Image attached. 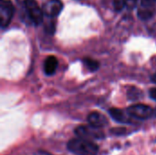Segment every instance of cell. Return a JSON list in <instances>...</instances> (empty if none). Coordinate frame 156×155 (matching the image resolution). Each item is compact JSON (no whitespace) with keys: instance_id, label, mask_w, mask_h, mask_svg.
Returning a JSON list of instances; mask_svg holds the SVG:
<instances>
[{"instance_id":"obj_9","label":"cell","mask_w":156,"mask_h":155,"mask_svg":"<svg viewBox=\"0 0 156 155\" xmlns=\"http://www.w3.org/2000/svg\"><path fill=\"white\" fill-rule=\"evenodd\" d=\"M111 117L117 122L120 123H131V116L128 112H124L122 110L117 108H112L109 111Z\"/></svg>"},{"instance_id":"obj_16","label":"cell","mask_w":156,"mask_h":155,"mask_svg":"<svg viewBox=\"0 0 156 155\" xmlns=\"http://www.w3.org/2000/svg\"><path fill=\"white\" fill-rule=\"evenodd\" d=\"M35 155H51L50 153H47V152H45V151H38V152H37Z\"/></svg>"},{"instance_id":"obj_4","label":"cell","mask_w":156,"mask_h":155,"mask_svg":"<svg viewBox=\"0 0 156 155\" xmlns=\"http://www.w3.org/2000/svg\"><path fill=\"white\" fill-rule=\"evenodd\" d=\"M127 112L131 117L138 120H147L154 116V110L144 104L132 105L127 109Z\"/></svg>"},{"instance_id":"obj_7","label":"cell","mask_w":156,"mask_h":155,"mask_svg":"<svg viewBox=\"0 0 156 155\" xmlns=\"http://www.w3.org/2000/svg\"><path fill=\"white\" fill-rule=\"evenodd\" d=\"M156 0H141V8L138 10V16L142 20H147L154 16L152 8L154 7Z\"/></svg>"},{"instance_id":"obj_8","label":"cell","mask_w":156,"mask_h":155,"mask_svg":"<svg viewBox=\"0 0 156 155\" xmlns=\"http://www.w3.org/2000/svg\"><path fill=\"white\" fill-rule=\"evenodd\" d=\"M88 122L91 126L100 128V129L107 126L109 123L108 119L103 114H101L98 111L90 112L88 116Z\"/></svg>"},{"instance_id":"obj_15","label":"cell","mask_w":156,"mask_h":155,"mask_svg":"<svg viewBox=\"0 0 156 155\" xmlns=\"http://www.w3.org/2000/svg\"><path fill=\"white\" fill-rule=\"evenodd\" d=\"M149 95H150V97H151L153 100H156V88H153V89H151V90H150V91H149Z\"/></svg>"},{"instance_id":"obj_18","label":"cell","mask_w":156,"mask_h":155,"mask_svg":"<svg viewBox=\"0 0 156 155\" xmlns=\"http://www.w3.org/2000/svg\"><path fill=\"white\" fill-rule=\"evenodd\" d=\"M154 117H156V108L154 109Z\"/></svg>"},{"instance_id":"obj_14","label":"cell","mask_w":156,"mask_h":155,"mask_svg":"<svg viewBox=\"0 0 156 155\" xmlns=\"http://www.w3.org/2000/svg\"><path fill=\"white\" fill-rule=\"evenodd\" d=\"M46 31L48 34H53L55 31V24L54 22H48L47 26H46Z\"/></svg>"},{"instance_id":"obj_6","label":"cell","mask_w":156,"mask_h":155,"mask_svg":"<svg viewBox=\"0 0 156 155\" xmlns=\"http://www.w3.org/2000/svg\"><path fill=\"white\" fill-rule=\"evenodd\" d=\"M62 9L63 4L60 0H48L42 6L44 15L47 16L48 17L58 16L61 13Z\"/></svg>"},{"instance_id":"obj_10","label":"cell","mask_w":156,"mask_h":155,"mask_svg":"<svg viewBox=\"0 0 156 155\" xmlns=\"http://www.w3.org/2000/svg\"><path fill=\"white\" fill-rule=\"evenodd\" d=\"M58 59L55 56H48L44 62V72L46 75L50 76L55 73L58 68Z\"/></svg>"},{"instance_id":"obj_12","label":"cell","mask_w":156,"mask_h":155,"mask_svg":"<svg viewBox=\"0 0 156 155\" xmlns=\"http://www.w3.org/2000/svg\"><path fill=\"white\" fill-rule=\"evenodd\" d=\"M83 63L85 65V67L90 70V71H96L99 67H100V63L97 61V60H94L92 58H86L83 59Z\"/></svg>"},{"instance_id":"obj_13","label":"cell","mask_w":156,"mask_h":155,"mask_svg":"<svg viewBox=\"0 0 156 155\" xmlns=\"http://www.w3.org/2000/svg\"><path fill=\"white\" fill-rule=\"evenodd\" d=\"M138 0H125V7L129 9H133L136 6Z\"/></svg>"},{"instance_id":"obj_1","label":"cell","mask_w":156,"mask_h":155,"mask_svg":"<svg viewBox=\"0 0 156 155\" xmlns=\"http://www.w3.org/2000/svg\"><path fill=\"white\" fill-rule=\"evenodd\" d=\"M68 150L76 155H97L99 146L91 142L82 138L72 139L68 143Z\"/></svg>"},{"instance_id":"obj_17","label":"cell","mask_w":156,"mask_h":155,"mask_svg":"<svg viewBox=\"0 0 156 155\" xmlns=\"http://www.w3.org/2000/svg\"><path fill=\"white\" fill-rule=\"evenodd\" d=\"M151 80H152V82H154V83H155L156 84V74H154V75L151 77Z\"/></svg>"},{"instance_id":"obj_11","label":"cell","mask_w":156,"mask_h":155,"mask_svg":"<svg viewBox=\"0 0 156 155\" xmlns=\"http://www.w3.org/2000/svg\"><path fill=\"white\" fill-rule=\"evenodd\" d=\"M127 96L130 100H138L143 98V91L137 88H130L127 91Z\"/></svg>"},{"instance_id":"obj_2","label":"cell","mask_w":156,"mask_h":155,"mask_svg":"<svg viewBox=\"0 0 156 155\" xmlns=\"http://www.w3.org/2000/svg\"><path fill=\"white\" fill-rule=\"evenodd\" d=\"M23 6L25 7L27 17L32 24L38 26L43 22L44 12L35 0H27Z\"/></svg>"},{"instance_id":"obj_5","label":"cell","mask_w":156,"mask_h":155,"mask_svg":"<svg viewBox=\"0 0 156 155\" xmlns=\"http://www.w3.org/2000/svg\"><path fill=\"white\" fill-rule=\"evenodd\" d=\"M14 15V5L10 0H1L0 2V24L5 28L9 26Z\"/></svg>"},{"instance_id":"obj_3","label":"cell","mask_w":156,"mask_h":155,"mask_svg":"<svg viewBox=\"0 0 156 155\" xmlns=\"http://www.w3.org/2000/svg\"><path fill=\"white\" fill-rule=\"evenodd\" d=\"M75 134L79 138L86 139V140H101L104 137V133L100 130V128H96L90 125H81L76 128Z\"/></svg>"}]
</instances>
